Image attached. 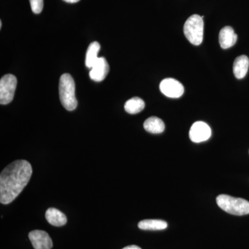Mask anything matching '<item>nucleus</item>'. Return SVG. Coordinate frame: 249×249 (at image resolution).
Returning a JSON list of instances; mask_svg holds the SVG:
<instances>
[{
  "mask_svg": "<svg viewBox=\"0 0 249 249\" xmlns=\"http://www.w3.org/2000/svg\"><path fill=\"white\" fill-rule=\"evenodd\" d=\"M32 167L26 160H16L8 165L0 175V202L9 204L16 199L32 175Z\"/></svg>",
  "mask_w": 249,
  "mask_h": 249,
  "instance_id": "obj_1",
  "label": "nucleus"
},
{
  "mask_svg": "<svg viewBox=\"0 0 249 249\" xmlns=\"http://www.w3.org/2000/svg\"><path fill=\"white\" fill-rule=\"evenodd\" d=\"M59 94L62 106L68 111H73L78 106L76 98V85L71 75L64 73L59 82Z\"/></svg>",
  "mask_w": 249,
  "mask_h": 249,
  "instance_id": "obj_2",
  "label": "nucleus"
},
{
  "mask_svg": "<svg viewBox=\"0 0 249 249\" xmlns=\"http://www.w3.org/2000/svg\"><path fill=\"white\" fill-rule=\"evenodd\" d=\"M219 208L228 213L242 216L249 214V201L227 195H220L216 198Z\"/></svg>",
  "mask_w": 249,
  "mask_h": 249,
  "instance_id": "obj_3",
  "label": "nucleus"
},
{
  "mask_svg": "<svg viewBox=\"0 0 249 249\" xmlns=\"http://www.w3.org/2000/svg\"><path fill=\"white\" fill-rule=\"evenodd\" d=\"M183 33L188 40L194 45H200L204 38V20L199 15H193L187 19Z\"/></svg>",
  "mask_w": 249,
  "mask_h": 249,
  "instance_id": "obj_4",
  "label": "nucleus"
},
{
  "mask_svg": "<svg viewBox=\"0 0 249 249\" xmlns=\"http://www.w3.org/2000/svg\"><path fill=\"white\" fill-rule=\"evenodd\" d=\"M17 78L14 75L7 74L0 80V103L7 105L14 99L17 87Z\"/></svg>",
  "mask_w": 249,
  "mask_h": 249,
  "instance_id": "obj_5",
  "label": "nucleus"
},
{
  "mask_svg": "<svg viewBox=\"0 0 249 249\" xmlns=\"http://www.w3.org/2000/svg\"><path fill=\"white\" fill-rule=\"evenodd\" d=\"M160 88L162 93L167 97L178 98L182 96L184 88L178 80L174 78H165L160 82Z\"/></svg>",
  "mask_w": 249,
  "mask_h": 249,
  "instance_id": "obj_6",
  "label": "nucleus"
},
{
  "mask_svg": "<svg viewBox=\"0 0 249 249\" xmlns=\"http://www.w3.org/2000/svg\"><path fill=\"white\" fill-rule=\"evenodd\" d=\"M190 139L194 142H206L211 136V129L206 123L197 121L192 125L189 132Z\"/></svg>",
  "mask_w": 249,
  "mask_h": 249,
  "instance_id": "obj_7",
  "label": "nucleus"
},
{
  "mask_svg": "<svg viewBox=\"0 0 249 249\" xmlns=\"http://www.w3.org/2000/svg\"><path fill=\"white\" fill-rule=\"evenodd\" d=\"M29 237L35 249H51L53 247L50 236L44 231H33L29 232Z\"/></svg>",
  "mask_w": 249,
  "mask_h": 249,
  "instance_id": "obj_8",
  "label": "nucleus"
},
{
  "mask_svg": "<svg viewBox=\"0 0 249 249\" xmlns=\"http://www.w3.org/2000/svg\"><path fill=\"white\" fill-rule=\"evenodd\" d=\"M109 67L105 58H98L89 72V77L95 82L103 81L109 73Z\"/></svg>",
  "mask_w": 249,
  "mask_h": 249,
  "instance_id": "obj_9",
  "label": "nucleus"
},
{
  "mask_svg": "<svg viewBox=\"0 0 249 249\" xmlns=\"http://www.w3.org/2000/svg\"><path fill=\"white\" fill-rule=\"evenodd\" d=\"M237 40V36L231 27H225L222 28L219 32V42L221 47L224 49L231 48L232 47Z\"/></svg>",
  "mask_w": 249,
  "mask_h": 249,
  "instance_id": "obj_10",
  "label": "nucleus"
},
{
  "mask_svg": "<svg viewBox=\"0 0 249 249\" xmlns=\"http://www.w3.org/2000/svg\"><path fill=\"white\" fill-rule=\"evenodd\" d=\"M249 59L247 55H242L235 59L233 63V73L237 79L245 78L248 72Z\"/></svg>",
  "mask_w": 249,
  "mask_h": 249,
  "instance_id": "obj_11",
  "label": "nucleus"
},
{
  "mask_svg": "<svg viewBox=\"0 0 249 249\" xmlns=\"http://www.w3.org/2000/svg\"><path fill=\"white\" fill-rule=\"evenodd\" d=\"M45 217L47 222L54 227H62L67 221L65 214L54 208H50L46 211Z\"/></svg>",
  "mask_w": 249,
  "mask_h": 249,
  "instance_id": "obj_12",
  "label": "nucleus"
},
{
  "mask_svg": "<svg viewBox=\"0 0 249 249\" xmlns=\"http://www.w3.org/2000/svg\"><path fill=\"white\" fill-rule=\"evenodd\" d=\"M144 129L152 134L162 133L165 130V124L160 118L152 116L144 122Z\"/></svg>",
  "mask_w": 249,
  "mask_h": 249,
  "instance_id": "obj_13",
  "label": "nucleus"
},
{
  "mask_svg": "<svg viewBox=\"0 0 249 249\" xmlns=\"http://www.w3.org/2000/svg\"><path fill=\"white\" fill-rule=\"evenodd\" d=\"M138 227L142 230L160 231L166 229L168 224L160 219H145L139 223Z\"/></svg>",
  "mask_w": 249,
  "mask_h": 249,
  "instance_id": "obj_14",
  "label": "nucleus"
},
{
  "mask_svg": "<svg viewBox=\"0 0 249 249\" xmlns=\"http://www.w3.org/2000/svg\"><path fill=\"white\" fill-rule=\"evenodd\" d=\"M124 110L130 114H136L143 110L145 103L142 98L134 97L130 98L125 103L124 106Z\"/></svg>",
  "mask_w": 249,
  "mask_h": 249,
  "instance_id": "obj_15",
  "label": "nucleus"
},
{
  "mask_svg": "<svg viewBox=\"0 0 249 249\" xmlns=\"http://www.w3.org/2000/svg\"><path fill=\"white\" fill-rule=\"evenodd\" d=\"M101 49V45L98 42H93L90 44L86 53L85 65L88 68L93 67V64L98 60V53Z\"/></svg>",
  "mask_w": 249,
  "mask_h": 249,
  "instance_id": "obj_16",
  "label": "nucleus"
},
{
  "mask_svg": "<svg viewBox=\"0 0 249 249\" xmlns=\"http://www.w3.org/2000/svg\"><path fill=\"white\" fill-rule=\"evenodd\" d=\"M29 1H30L31 10L33 12L36 14H40L43 10V0H29Z\"/></svg>",
  "mask_w": 249,
  "mask_h": 249,
  "instance_id": "obj_17",
  "label": "nucleus"
},
{
  "mask_svg": "<svg viewBox=\"0 0 249 249\" xmlns=\"http://www.w3.org/2000/svg\"><path fill=\"white\" fill-rule=\"evenodd\" d=\"M123 249H142L140 247H138V246L136 245H131L128 246V247H124V248Z\"/></svg>",
  "mask_w": 249,
  "mask_h": 249,
  "instance_id": "obj_18",
  "label": "nucleus"
},
{
  "mask_svg": "<svg viewBox=\"0 0 249 249\" xmlns=\"http://www.w3.org/2000/svg\"><path fill=\"white\" fill-rule=\"evenodd\" d=\"M63 1H66L67 3H71V4H73V3L78 2V1H80V0H63Z\"/></svg>",
  "mask_w": 249,
  "mask_h": 249,
  "instance_id": "obj_19",
  "label": "nucleus"
},
{
  "mask_svg": "<svg viewBox=\"0 0 249 249\" xmlns=\"http://www.w3.org/2000/svg\"><path fill=\"white\" fill-rule=\"evenodd\" d=\"M1 27H2V22H1V21H0V29H1Z\"/></svg>",
  "mask_w": 249,
  "mask_h": 249,
  "instance_id": "obj_20",
  "label": "nucleus"
}]
</instances>
